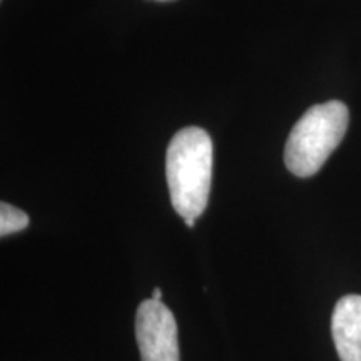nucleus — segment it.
<instances>
[{
  "instance_id": "nucleus-1",
  "label": "nucleus",
  "mask_w": 361,
  "mask_h": 361,
  "mask_svg": "<svg viewBox=\"0 0 361 361\" xmlns=\"http://www.w3.org/2000/svg\"><path fill=\"white\" fill-rule=\"evenodd\" d=\"M213 174V141L201 128H184L171 139L166 152V179L171 202L183 219L204 213Z\"/></svg>"
},
{
  "instance_id": "nucleus-2",
  "label": "nucleus",
  "mask_w": 361,
  "mask_h": 361,
  "mask_svg": "<svg viewBox=\"0 0 361 361\" xmlns=\"http://www.w3.org/2000/svg\"><path fill=\"white\" fill-rule=\"evenodd\" d=\"M350 123L348 107L340 101L316 104L291 129L284 164L298 178L314 176L340 146Z\"/></svg>"
},
{
  "instance_id": "nucleus-3",
  "label": "nucleus",
  "mask_w": 361,
  "mask_h": 361,
  "mask_svg": "<svg viewBox=\"0 0 361 361\" xmlns=\"http://www.w3.org/2000/svg\"><path fill=\"white\" fill-rule=\"evenodd\" d=\"M135 338L142 361H179L178 324L162 301L151 298L139 305Z\"/></svg>"
},
{
  "instance_id": "nucleus-4",
  "label": "nucleus",
  "mask_w": 361,
  "mask_h": 361,
  "mask_svg": "<svg viewBox=\"0 0 361 361\" xmlns=\"http://www.w3.org/2000/svg\"><path fill=\"white\" fill-rule=\"evenodd\" d=\"M331 335L341 361H361V296L346 295L331 316Z\"/></svg>"
},
{
  "instance_id": "nucleus-5",
  "label": "nucleus",
  "mask_w": 361,
  "mask_h": 361,
  "mask_svg": "<svg viewBox=\"0 0 361 361\" xmlns=\"http://www.w3.org/2000/svg\"><path fill=\"white\" fill-rule=\"evenodd\" d=\"M29 226V216L19 207L2 202L0 204V234L8 236V234L24 231Z\"/></svg>"
},
{
  "instance_id": "nucleus-6",
  "label": "nucleus",
  "mask_w": 361,
  "mask_h": 361,
  "mask_svg": "<svg viewBox=\"0 0 361 361\" xmlns=\"http://www.w3.org/2000/svg\"><path fill=\"white\" fill-rule=\"evenodd\" d=\"M152 300H156V301H161V300H162V291H161V288H156V290L152 291Z\"/></svg>"
},
{
  "instance_id": "nucleus-7",
  "label": "nucleus",
  "mask_w": 361,
  "mask_h": 361,
  "mask_svg": "<svg viewBox=\"0 0 361 361\" xmlns=\"http://www.w3.org/2000/svg\"><path fill=\"white\" fill-rule=\"evenodd\" d=\"M159 2H168V0H159Z\"/></svg>"
}]
</instances>
